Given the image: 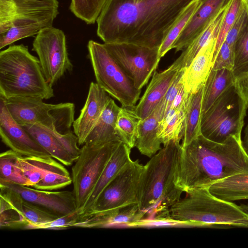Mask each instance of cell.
<instances>
[{"instance_id": "18", "label": "cell", "mask_w": 248, "mask_h": 248, "mask_svg": "<svg viewBox=\"0 0 248 248\" xmlns=\"http://www.w3.org/2000/svg\"><path fill=\"white\" fill-rule=\"evenodd\" d=\"M231 0H202L187 25L173 44L176 52L183 51L204 30Z\"/></svg>"}, {"instance_id": "16", "label": "cell", "mask_w": 248, "mask_h": 248, "mask_svg": "<svg viewBox=\"0 0 248 248\" xmlns=\"http://www.w3.org/2000/svg\"><path fill=\"white\" fill-rule=\"evenodd\" d=\"M0 136L10 149L25 156H51L11 116L0 96Z\"/></svg>"}, {"instance_id": "37", "label": "cell", "mask_w": 248, "mask_h": 248, "mask_svg": "<svg viewBox=\"0 0 248 248\" xmlns=\"http://www.w3.org/2000/svg\"><path fill=\"white\" fill-rule=\"evenodd\" d=\"M19 208L21 213L27 223V226L25 229L30 225L47 222L59 217L43 209L25 201L20 196Z\"/></svg>"}, {"instance_id": "31", "label": "cell", "mask_w": 248, "mask_h": 248, "mask_svg": "<svg viewBox=\"0 0 248 248\" xmlns=\"http://www.w3.org/2000/svg\"><path fill=\"white\" fill-rule=\"evenodd\" d=\"M20 155L11 149L0 154V182L31 187L22 171L19 160Z\"/></svg>"}, {"instance_id": "27", "label": "cell", "mask_w": 248, "mask_h": 248, "mask_svg": "<svg viewBox=\"0 0 248 248\" xmlns=\"http://www.w3.org/2000/svg\"><path fill=\"white\" fill-rule=\"evenodd\" d=\"M208 189L212 194L226 201L232 202L248 199V172L220 180Z\"/></svg>"}, {"instance_id": "4", "label": "cell", "mask_w": 248, "mask_h": 248, "mask_svg": "<svg viewBox=\"0 0 248 248\" xmlns=\"http://www.w3.org/2000/svg\"><path fill=\"white\" fill-rule=\"evenodd\" d=\"M0 96H54L52 86L46 81L39 59L23 44L10 45L0 52Z\"/></svg>"}, {"instance_id": "9", "label": "cell", "mask_w": 248, "mask_h": 248, "mask_svg": "<svg viewBox=\"0 0 248 248\" xmlns=\"http://www.w3.org/2000/svg\"><path fill=\"white\" fill-rule=\"evenodd\" d=\"M87 48L97 84L122 107H135L141 90L135 87L104 44L90 40Z\"/></svg>"}, {"instance_id": "11", "label": "cell", "mask_w": 248, "mask_h": 248, "mask_svg": "<svg viewBox=\"0 0 248 248\" xmlns=\"http://www.w3.org/2000/svg\"><path fill=\"white\" fill-rule=\"evenodd\" d=\"M109 54L139 90L148 83L157 68L159 47L128 43H104Z\"/></svg>"}, {"instance_id": "40", "label": "cell", "mask_w": 248, "mask_h": 248, "mask_svg": "<svg viewBox=\"0 0 248 248\" xmlns=\"http://www.w3.org/2000/svg\"><path fill=\"white\" fill-rule=\"evenodd\" d=\"M233 62V48L224 41L214 58L212 69L232 70Z\"/></svg>"}, {"instance_id": "7", "label": "cell", "mask_w": 248, "mask_h": 248, "mask_svg": "<svg viewBox=\"0 0 248 248\" xmlns=\"http://www.w3.org/2000/svg\"><path fill=\"white\" fill-rule=\"evenodd\" d=\"M248 108V103L235 83L202 114L201 134L218 143H223L231 137L242 140Z\"/></svg>"}, {"instance_id": "21", "label": "cell", "mask_w": 248, "mask_h": 248, "mask_svg": "<svg viewBox=\"0 0 248 248\" xmlns=\"http://www.w3.org/2000/svg\"><path fill=\"white\" fill-rule=\"evenodd\" d=\"M163 99L154 111L145 119L141 120L138 128L135 146L140 152L151 157L161 148L159 137V123L163 117Z\"/></svg>"}, {"instance_id": "2", "label": "cell", "mask_w": 248, "mask_h": 248, "mask_svg": "<svg viewBox=\"0 0 248 248\" xmlns=\"http://www.w3.org/2000/svg\"><path fill=\"white\" fill-rule=\"evenodd\" d=\"M248 172V156L242 140L231 137L223 143L209 140L202 134L182 147L176 172L177 187L186 193L209 188L226 177Z\"/></svg>"}, {"instance_id": "35", "label": "cell", "mask_w": 248, "mask_h": 248, "mask_svg": "<svg viewBox=\"0 0 248 248\" xmlns=\"http://www.w3.org/2000/svg\"><path fill=\"white\" fill-rule=\"evenodd\" d=\"M108 0H71L69 9L87 24H94Z\"/></svg>"}, {"instance_id": "47", "label": "cell", "mask_w": 248, "mask_h": 248, "mask_svg": "<svg viewBox=\"0 0 248 248\" xmlns=\"http://www.w3.org/2000/svg\"><path fill=\"white\" fill-rule=\"evenodd\" d=\"M131 0L134 2H138V1H140L141 0Z\"/></svg>"}, {"instance_id": "22", "label": "cell", "mask_w": 248, "mask_h": 248, "mask_svg": "<svg viewBox=\"0 0 248 248\" xmlns=\"http://www.w3.org/2000/svg\"><path fill=\"white\" fill-rule=\"evenodd\" d=\"M131 149L123 142L119 143L79 214H85L90 210L105 188L131 159Z\"/></svg>"}, {"instance_id": "46", "label": "cell", "mask_w": 248, "mask_h": 248, "mask_svg": "<svg viewBox=\"0 0 248 248\" xmlns=\"http://www.w3.org/2000/svg\"><path fill=\"white\" fill-rule=\"evenodd\" d=\"M243 2L248 11V0H243Z\"/></svg>"}, {"instance_id": "20", "label": "cell", "mask_w": 248, "mask_h": 248, "mask_svg": "<svg viewBox=\"0 0 248 248\" xmlns=\"http://www.w3.org/2000/svg\"><path fill=\"white\" fill-rule=\"evenodd\" d=\"M217 38H213L184 69L182 82L186 93H193L204 86L212 68Z\"/></svg>"}, {"instance_id": "19", "label": "cell", "mask_w": 248, "mask_h": 248, "mask_svg": "<svg viewBox=\"0 0 248 248\" xmlns=\"http://www.w3.org/2000/svg\"><path fill=\"white\" fill-rule=\"evenodd\" d=\"M179 70L171 64L165 70L156 71L135 110L141 120L145 119L156 108L165 97Z\"/></svg>"}, {"instance_id": "17", "label": "cell", "mask_w": 248, "mask_h": 248, "mask_svg": "<svg viewBox=\"0 0 248 248\" xmlns=\"http://www.w3.org/2000/svg\"><path fill=\"white\" fill-rule=\"evenodd\" d=\"M110 98V95L97 83L91 82L85 103L73 124V132L78 138V145L84 144Z\"/></svg>"}, {"instance_id": "34", "label": "cell", "mask_w": 248, "mask_h": 248, "mask_svg": "<svg viewBox=\"0 0 248 248\" xmlns=\"http://www.w3.org/2000/svg\"><path fill=\"white\" fill-rule=\"evenodd\" d=\"M232 73L236 81L248 74V18L233 46Z\"/></svg>"}, {"instance_id": "33", "label": "cell", "mask_w": 248, "mask_h": 248, "mask_svg": "<svg viewBox=\"0 0 248 248\" xmlns=\"http://www.w3.org/2000/svg\"><path fill=\"white\" fill-rule=\"evenodd\" d=\"M185 112L182 109L170 108L160 122L158 135L163 145L170 140L181 139Z\"/></svg>"}, {"instance_id": "8", "label": "cell", "mask_w": 248, "mask_h": 248, "mask_svg": "<svg viewBox=\"0 0 248 248\" xmlns=\"http://www.w3.org/2000/svg\"><path fill=\"white\" fill-rule=\"evenodd\" d=\"M4 99L11 116L22 125L35 124L62 134L73 132L75 105L72 103L47 104L38 97Z\"/></svg>"}, {"instance_id": "3", "label": "cell", "mask_w": 248, "mask_h": 248, "mask_svg": "<svg viewBox=\"0 0 248 248\" xmlns=\"http://www.w3.org/2000/svg\"><path fill=\"white\" fill-rule=\"evenodd\" d=\"M180 140H173L164 144L143 165L138 202L140 211L166 215L170 208L181 199L183 192L176 184L182 149Z\"/></svg>"}, {"instance_id": "6", "label": "cell", "mask_w": 248, "mask_h": 248, "mask_svg": "<svg viewBox=\"0 0 248 248\" xmlns=\"http://www.w3.org/2000/svg\"><path fill=\"white\" fill-rule=\"evenodd\" d=\"M58 0H0V48L52 27Z\"/></svg>"}, {"instance_id": "39", "label": "cell", "mask_w": 248, "mask_h": 248, "mask_svg": "<svg viewBox=\"0 0 248 248\" xmlns=\"http://www.w3.org/2000/svg\"><path fill=\"white\" fill-rule=\"evenodd\" d=\"M79 217V214L77 211L47 222L30 225L26 229H66L74 227Z\"/></svg>"}, {"instance_id": "1", "label": "cell", "mask_w": 248, "mask_h": 248, "mask_svg": "<svg viewBox=\"0 0 248 248\" xmlns=\"http://www.w3.org/2000/svg\"><path fill=\"white\" fill-rule=\"evenodd\" d=\"M195 0H108L97 20L104 43L159 47L179 16Z\"/></svg>"}, {"instance_id": "12", "label": "cell", "mask_w": 248, "mask_h": 248, "mask_svg": "<svg viewBox=\"0 0 248 248\" xmlns=\"http://www.w3.org/2000/svg\"><path fill=\"white\" fill-rule=\"evenodd\" d=\"M32 50L37 54L44 77L51 86L66 72L72 71L62 31L53 26L43 29L35 36Z\"/></svg>"}, {"instance_id": "38", "label": "cell", "mask_w": 248, "mask_h": 248, "mask_svg": "<svg viewBox=\"0 0 248 248\" xmlns=\"http://www.w3.org/2000/svg\"><path fill=\"white\" fill-rule=\"evenodd\" d=\"M243 5V0H231L225 14L218 31L214 59L220 46L224 42L226 35L234 23Z\"/></svg>"}, {"instance_id": "45", "label": "cell", "mask_w": 248, "mask_h": 248, "mask_svg": "<svg viewBox=\"0 0 248 248\" xmlns=\"http://www.w3.org/2000/svg\"><path fill=\"white\" fill-rule=\"evenodd\" d=\"M240 206L245 211L248 213V203L246 204H242L240 205Z\"/></svg>"}, {"instance_id": "23", "label": "cell", "mask_w": 248, "mask_h": 248, "mask_svg": "<svg viewBox=\"0 0 248 248\" xmlns=\"http://www.w3.org/2000/svg\"><path fill=\"white\" fill-rule=\"evenodd\" d=\"M120 108L114 100L110 98L99 120L88 136L84 144L97 145L121 141L115 128Z\"/></svg>"}, {"instance_id": "26", "label": "cell", "mask_w": 248, "mask_h": 248, "mask_svg": "<svg viewBox=\"0 0 248 248\" xmlns=\"http://www.w3.org/2000/svg\"><path fill=\"white\" fill-rule=\"evenodd\" d=\"M235 82L232 70L212 68L204 85L202 114L207 111L221 94Z\"/></svg>"}, {"instance_id": "13", "label": "cell", "mask_w": 248, "mask_h": 248, "mask_svg": "<svg viewBox=\"0 0 248 248\" xmlns=\"http://www.w3.org/2000/svg\"><path fill=\"white\" fill-rule=\"evenodd\" d=\"M143 167L138 160L131 159L105 188L92 207L85 214L138 203Z\"/></svg>"}, {"instance_id": "36", "label": "cell", "mask_w": 248, "mask_h": 248, "mask_svg": "<svg viewBox=\"0 0 248 248\" xmlns=\"http://www.w3.org/2000/svg\"><path fill=\"white\" fill-rule=\"evenodd\" d=\"M25 156L19 157L24 174L32 187L43 178L50 157Z\"/></svg>"}, {"instance_id": "43", "label": "cell", "mask_w": 248, "mask_h": 248, "mask_svg": "<svg viewBox=\"0 0 248 248\" xmlns=\"http://www.w3.org/2000/svg\"><path fill=\"white\" fill-rule=\"evenodd\" d=\"M235 83L242 96L248 104V74L237 79Z\"/></svg>"}, {"instance_id": "5", "label": "cell", "mask_w": 248, "mask_h": 248, "mask_svg": "<svg viewBox=\"0 0 248 248\" xmlns=\"http://www.w3.org/2000/svg\"><path fill=\"white\" fill-rule=\"evenodd\" d=\"M169 209L170 217L188 222L194 227L215 228H248V213L240 206L212 194L208 188L186 193Z\"/></svg>"}, {"instance_id": "42", "label": "cell", "mask_w": 248, "mask_h": 248, "mask_svg": "<svg viewBox=\"0 0 248 248\" xmlns=\"http://www.w3.org/2000/svg\"><path fill=\"white\" fill-rule=\"evenodd\" d=\"M184 72V69H182L178 71L175 78L163 98V117L170 108L175 97L183 86L182 76Z\"/></svg>"}, {"instance_id": "29", "label": "cell", "mask_w": 248, "mask_h": 248, "mask_svg": "<svg viewBox=\"0 0 248 248\" xmlns=\"http://www.w3.org/2000/svg\"><path fill=\"white\" fill-rule=\"evenodd\" d=\"M134 107H120L115 125L121 141L131 148L135 146L138 125L141 120Z\"/></svg>"}, {"instance_id": "28", "label": "cell", "mask_w": 248, "mask_h": 248, "mask_svg": "<svg viewBox=\"0 0 248 248\" xmlns=\"http://www.w3.org/2000/svg\"><path fill=\"white\" fill-rule=\"evenodd\" d=\"M203 86L197 92L191 93L185 109V117L181 139V146L188 144L200 135L202 117Z\"/></svg>"}, {"instance_id": "24", "label": "cell", "mask_w": 248, "mask_h": 248, "mask_svg": "<svg viewBox=\"0 0 248 248\" xmlns=\"http://www.w3.org/2000/svg\"><path fill=\"white\" fill-rule=\"evenodd\" d=\"M230 2L224 7L204 30L184 50L172 63L178 70L185 69L200 50L214 37H217L222 20Z\"/></svg>"}, {"instance_id": "10", "label": "cell", "mask_w": 248, "mask_h": 248, "mask_svg": "<svg viewBox=\"0 0 248 248\" xmlns=\"http://www.w3.org/2000/svg\"><path fill=\"white\" fill-rule=\"evenodd\" d=\"M121 141L97 145L84 144L72 168L73 192L79 214L113 153Z\"/></svg>"}, {"instance_id": "15", "label": "cell", "mask_w": 248, "mask_h": 248, "mask_svg": "<svg viewBox=\"0 0 248 248\" xmlns=\"http://www.w3.org/2000/svg\"><path fill=\"white\" fill-rule=\"evenodd\" d=\"M18 193L25 201L31 203L58 217L77 211L73 191H52L31 188L9 182H0Z\"/></svg>"}, {"instance_id": "32", "label": "cell", "mask_w": 248, "mask_h": 248, "mask_svg": "<svg viewBox=\"0 0 248 248\" xmlns=\"http://www.w3.org/2000/svg\"><path fill=\"white\" fill-rule=\"evenodd\" d=\"M202 0H195L190 3L170 28L159 48L160 59L171 49L190 19L199 7Z\"/></svg>"}, {"instance_id": "44", "label": "cell", "mask_w": 248, "mask_h": 248, "mask_svg": "<svg viewBox=\"0 0 248 248\" xmlns=\"http://www.w3.org/2000/svg\"><path fill=\"white\" fill-rule=\"evenodd\" d=\"M242 145L244 151L248 156V123L245 128V136L242 140Z\"/></svg>"}, {"instance_id": "41", "label": "cell", "mask_w": 248, "mask_h": 248, "mask_svg": "<svg viewBox=\"0 0 248 248\" xmlns=\"http://www.w3.org/2000/svg\"><path fill=\"white\" fill-rule=\"evenodd\" d=\"M248 18V11L243 2V5L234 23L227 33L225 41L233 48L235 42Z\"/></svg>"}, {"instance_id": "14", "label": "cell", "mask_w": 248, "mask_h": 248, "mask_svg": "<svg viewBox=\"0 0 248 248\" xmlns=\"http://www.w3.org/2000/svg\"><path fill=\"white\" fill-rule=\"evenodd\" d=\"M22 126L52 157L63 165L71 166L78 158L80 148L74 132L62 134L35 124Z\"/></svg>"}, {"instance_id": "25", "label": "cell", "mask_w": 248, "mask_h": 248, "mask_svg": "<svg viewBox=\"0 0 248 248\" xmlns=\"http://www.w3.org/2000/svg\"><path fill=\"white\" fill-rule=\"evenodd\" d=\"M146 213L140 210L138 203L118 208L96 212L95 222L96 228H108L131 225L142 219Z\"/></svg>"}, {"instance_id": "30", "label": "cell", "mask_w": 248, "mask_h": 248, "mask_svg": "<svg viewBox=\"0 0 248 248\" xmlns=\"http://www.w3.org/2000/svg\"><path fill=\"white\" fill-rule=\"evenodd\" d=\"M63 165L50 156L43 178L32 187L52 191L70 185L72 183V177Z\"/></svg>"}]
</instances>
